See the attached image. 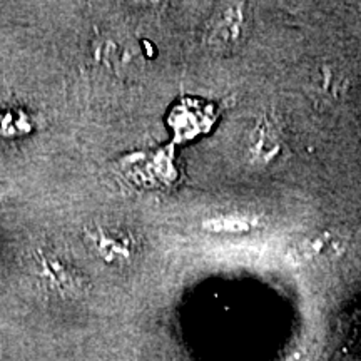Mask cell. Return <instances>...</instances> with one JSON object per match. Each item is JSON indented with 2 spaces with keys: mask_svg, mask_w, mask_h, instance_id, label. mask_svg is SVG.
Wrapping results in <instances>:
<instances>
[]
</instances>
